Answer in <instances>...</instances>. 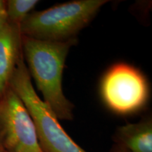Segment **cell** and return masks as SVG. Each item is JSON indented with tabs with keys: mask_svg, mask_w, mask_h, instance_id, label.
Wrapping results in <instances>:
<instances>
[{
	"mask_svg": "<svg viewBox=\"0 0 152 152\" xmlns=\"http://www.w3.org/2000/svg\"><path fill=\"white\" fill-rule=\"evenodd\" d=\"M21 43L28 72L42 94L44 102L58 119H73L74 106L63 92L62 77L66 56L76 43L75 37L66 41H47L22 35Z\"/></svg>",
	"mask_w": 152,
	"mask_h": 152,
	"instance_id": "1",
	"label": "cell"
},
{
	"mask_svg": "<svg viewBox=\"0 0 152 152\" xmlns=\"http://www.w3.org/2000/svg\"><path fill=\"white\" fill-rule=\"evenodd\" d=\"M106 0H77L29 14L19 26L22 35L47 41L75 38L87 26Z\"/></svg>",
	"mask_w": 152,
	"mask_h": 152,
	"instance_id": "2",
	"label": "cell"
},
{
	"mask_svg": "<svg viewBox=\"0 0 152 152\" xmlns=\"http://www.w3.org/2000/svg\"><path fill=\"white\" fill-rule=\"evenodd\" d=\"M9 87L18 95L29 112L43 152H87L69 137L52 110L36 93L23 52L11 78Z\"/></svg>",
	"mask_w": 152,
	"mask_h": 152,
	"instance_id": "3",
	"label": "cell"
},
{
	"mask_svg": "<svg viewBox=\"0 0 152 152\" xmlns=\"http://www.w3.org/2000/svg\"><path fill=\"white\" fill-rule=\"evenodd\" d=\"M101 92L108 107L119 114H129L141 109L149 94L143 75L125 64L110 68L102 80Z\"/></svg>",
	"mask_w": 152,
	"mask_h": 152,
	"instance_id": "4",
	"label": "cell"
},
{
	"mask_svg": "<svg viewBox=\"0 0 152 152\" xmlns=\"http://www.w3.org/2000/svg\"><path fill=\"white\" fill-rule=\"evenodd\" d=\"M0 145L7 152H43L29 112L10 87L0 100Z\"/></svg>",
	"mask_w": 152,
	"mask_h": 152,
	"instance_id": "5",
	"label": "cell"
},
{
	"mask_svg": "<svg viewBox=\"0 0 152 152\" xmlns=\"http://www.w3.org/2000/svg\"><path fill=\"white\" fill-rule=\"evenodd\" d=\"M22 35L19 26L7 22L0 30V100L9 88V83L22 54Z\"/></svg>",
	"mask_w": 152,
	"mask_h": 152,
	"instance_id": "6",
	"label": "cell"
},
{
	"mask_svg": "<svg viewBox=\"0 0 152 152\" xmlns=\"http://www.w3.org/2000/svg\"><path fill=\"white\" fill-rule=\"evenodd\" d=\"M116 137L119 146L128 152H152V123L144 120L121 127Z\"/></svg>",
	"mask_w": 152,
	"mask_h": 152,
	"instance_id": "7",
	"label": "cell"
},
{
	"mask_svg": "<svg viewBox=\"0 0 152 152\" xmlns=\"http://www.w3.org/2000/svg\"><path fill=\"white\" fill-rule=\"evenodd\" d=\"M38 2L39 1L37 0H9L6 1L7 22L19 26Z\"/></svg>",
	"mask_w": 152,
	"mask_h": 152,
	"instance_id": "8",
	"label": "cell"
},
{
	"mask_svg": "<svg viewBox=\"0 0 152 152\" xmlns=\"http://www.w3.org/2000/svg\"><path fill=\"white\" fill-rule=\"evenodd\" d=\"M7 23V14L0 12V30L2 29L4 25Z\"/></svg>",
	"mask_w": 152,
	"mask_h": 152,
	"instance_id": "9",
	"label": "cell"
},
{
	"mask_svg": "<svg viewBox=\"0 0 152 152\" xmlns=\"http://www.w3.org/2000/svg\"><path fill=\"white\" fill-rule=\"evenodd\" d=\"M118 150V152H128L126 149H125L124 148H123L122 147H120V146Z\"/></svg>",
	"mask_w": 152,
	"mask_h": 152,
	"instance_id": "10",
	"label": "cell"
},
{
	"mask_svg": "<svg viewBox=\"0 0 152 152\" xmlns=\"http://www.w3.org/2000/svg\"><path fill=\"white\" fill-rule=\"evenodd\" d=\"M0 152H4V149L1 147V145H0Z\"/></svg>",
	"mask_w": 152,
	"mask_h": 152,
	"instance_id": "11",
	"label": "cell"
},
{
	"mask_svg": "<svg viewBox=\"0 0 152 152\" xmlns=\"http://www.w3.org/2000/svg\"><path fill=\"white\" fill-rule=\"evenodd\" d=\"M4 152H7V151H4Z\"/></svg>",
	"mask_w": 152,
	"mask_h": 152,
	"instance_id": "12",
	"label": "cell"
}]
</instances>
